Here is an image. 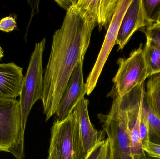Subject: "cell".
Returning a JSON list of instances; mask_svg holds the SVG:
<instances>
[{"label": "cell", "instance_id": "cell-1", "mask_svg": "<svg viewBox=\"0 0 160 159\" xmlns=\"http://www.w3.org/2000/svg\"><path fill=\"white\" fill-rule=\"evenodd\" d=\"M72 5L62 25L54 33L44 76L42 100L46 121L55 115L69 78L79 61L84 59L91 35L97 26Z\"/></svg>", "mask_w": 160, "mask_h": 159}, {"label": "cell", "instance_id": "cell-2", "mask_svg": "<svg viewBox=\"0 0 160 159\" xmlns=\"http://www.w3.org/2000/svg\"><path fill=\"white\" fill-rule=\"evenodd\" d=\"M25 131L19 101L0 99V152L24 159Z\"/></svg>", "mask_w": 160, "mask_h": 159}, {"label": "cell", "instance_id": "cell-3", "mask_svg": "<svg viewBox=\"0 0 160 159\" xmlns=\"http://www.w3.org/2000/svg\"><path fill=\"white\" fill-rule=\"evenodd\" d=\"M110 112L99 115L109 141V159H134L127 129L126 111L121 98H113Z\"/></svg>", "mask_w": 160, "mask_h": 159}, {"label": "cell", "instance_id": "cell-4", "mask_svg": "<svg viewBox=\"0 0 160 159\" xmlns=\"http://www.w3.org/2000/svg\"><path fill=\"white\" fill-rule=\"evenodd\" d=\"M46 38L36 43L30 58L29 66L24 76L19 102L22 114L23 126L26 129L28 117L34 105L42 100L44 90L43 56Z\"/></svg>", "mask_w": 160, "mask_h": 159}, {"label": "cell", "instance_id": "cell-5", "mask_svg": "<svg viewBox=\"0 0 160 159\" xmlns=\"http://www.w3.org/2000/svg\"><path fill=\"white\" fill-rule=\"evenodd\" d=\"M142 45L132 51L128 58L118 59L119 68L113 78V86L108 97L121 98L136 86L144 84L147 77Z\"/></svg>", "mask_w": 160, "mask_h": 159}, {"label": "cell", "instance_id": "cell-6", "mask_svg": "<svg viewBox=\"0 0 160 159\" xmlns=\"http://www.w3.org/2000/svg\"><path fill=\"white\" fill-rule=\"evenodd\" d=\"M145 90L144 84L134 87L130 92L121 97L126 111L127 129L130 140L132 154L134 159L146 155L140 136L143 101Z\"/></svg>", "mask_w": 160, "mask_h": 159}, {"label": "cell", "instance_id": "cell-7", "mask_svg": "<svg viewBox=\"0 0 160 159\" xmlns=\"http://www.w3.org/2000/svg\"><path fill=\"white\" fill-rule=\"evenodd\" d=\"M132 0H118L116 9L107 30L104 42L93 69L85 83L86 94L90 95L96 87L102 71L112 49L115 45L120 24L123 16Z\"/></svg>", "mask_w": 160, "mask_h": 159}, {"label": "cell", "instance_id": "cell-8", "mask_svg": "<svg viewBox=\"0 0 160 159\" xmlns=\"http://www.w3.org/2000/svg\"><path fill=\"white\" fill-rule=\"evenodd\" d=\"M75 119L73 111L65 119L53 123L49 153L53 154L55 159H73Z\"/></svg>", "mask_w": 160, "mask_h": 159}, {"label": "cell", "instance_id": "cell-9", "mask_svg": "<svg viewBox=\"0 0 160 159\" xmlns=\"http://www.w3.org/2000/svg\"><path fill=\"white\" fill-rule=\"evenodd\" d=\"M83 61L78 62L69 78L55 114L57 120L65 119L86 94L83 73Z\"/></svg>", "mask_w": 160, "mask_h": 159}, {"label": "cell", "instance_id": "cell-10", "mask_svg": "<svg viewBox=\"0 0 160 159\" xmlns=\"http://www.w3.org/2000/svg\"><path fill=\"white\" fill-rule=\"evenodd\" d=\"M118 0H73L72 5L86 16L96 21L99 30H108Z\"/></svg>", "mask_w": 160, "mask_h": 159}, {"label": "cell", "instance_id": "cell-11", "mask_svg": "<svg viewBox=\"0 0 160 159\" xmlns=\"http://www.w3.org/2000/svg\"><path fill=\"white\" fill-rule=\"evenodd\" d=\"M149 26L145 18L142 0H132L121 21L115 45L122 50L132 35L140 28Z\"/></svg>", "mask_w": 160, "mask_h": 159}, {"label": "cell", "instance_id": "cell-12", "mask_svg": "<svg viewBox=\"0 0 160 159\" xmlns=\"http://www.w3.org/2000/svg\"><path fill=\"white\" fill-rule=\"evenodd\" d=\"M88 100L83 98L73 110L78 124L80 136L87 157L104 138L103 131H98L91 124L88 115Z\"/></svg>", "mask_w": 160, "mask_h": 159}, {"label": "cell", "instance_id": "cell-13", "mask_svg": "<svg viewBox=\"0 0 160 159\" xmlns=\"http://www.w3.org/2000/svg\"><path fill=\"white\" fill-rule=\"evenodd\" d=\"M23 68L13 62L0 63V99L20 96L24 76Z\"/></svg>", "mask_w": 160, "mask_h": 159}, {"label": "cell", "instance_id": "cell-14", "mask_svg": "<svg viewBox=\"0 0 160 159\" xmlns=\"http://www.w3.org/2000/svg\"><path fill=\"white\" fill-rule=\"evenodd\" d=\"M146 97L150 109L160 119V73L152 76L148 79Z\"/></svg>", "mask_w": 160, "mask_h": 159}, {"label": "cell", "instance_id": "cell-15", "mask_svg": "<svg viewBox=\"0 0 160 159\" xmlns=\"http://www.w3.org/2000/svg\"><path fill=\"white\" fill-rule=\"evenodd\" d=\"M143 51L147 77L160 73V50L146 42Z\"/></svg>", "mask_w": 160, "mask_h": 159}, {"label": "cell", "instance_id": "cell-16", "mask_svg": "<svg viewBox=\"0 0 160 159\" xmlns=\"http://www.w3.org/2000/svg\"><path fill=\"white\" fill-rule=\"evenodd\" d=\"M143 104L149 126V141L154 143L160 144V119L152 112L148 105L146 97V91L144 96Z\"/></svg>", "mask_w": 160, "mask_h": 159}, {"label": "cell", "instance_id": "cell-17", "mask_svg": "<svg viewBox=\"0 0 160 159\" xmlns=\"http://www.w3.org/2000/svg\"><path fill=\"white\" fill-rule=\"evenodd\" d=\"M145 18L149 26L157 23L160 16V0H142Z\"/></svg>", "mask_w": 160, "mask_h": 159}, {"label": "cell", "instance_id": "cell-18", "mask_svg": "<svg viewBox=\"0 0 160 159\" xmlns=\"http://www.w3.org/2000/svg\"><path fill=\"white\" fill-rule=\"evenodd\" d=\"M147 42L160 50V25L155 23L148 26L145 30Z\"/></svg>", "mask_w": 160, "mask_h": 159}, {"label": "cell", "instance_id": "cell-19", "mask_svg": "<svg viewBox=\"0 0 160 159\" xmlns=\"http://www.w3.org/2000/svg\"><path fill=\"white\" fill-rule=\"evenodd\" d=\"M86 159H109V141L103 140L99 143Z\"/></svg>", "mask_w": 160, "mask_h": 159}, {"label": "cell", "instance_id": "cell-20", "mask_svg": "<svg viewBox=\"0 0 160 159\" xmlns=\"http://www.w3.org/2000/svg\"><path fill=\"white\" fill-rule=\"evenodd\" d=\"M140 136L143 149L148 145V143L150 142L149 137V126H148L146 111L143 104V101L142 117H141V124H140Z\"/></svg>", "mask_w": 160, "mask_h": 159}, {"label": "cell", "instance_id": "cell-21", "mask_svg": "<svg viewBox=\"0 0 160 159\" xmlns=\"http://www.w3.org/2000/svg\"><path fill=\"white\" fill-rule=\"evenodd\" d=\"M17 27L16 20L12 16H7L0 20V30L5 32L13 31Z\"/></svg>", "mask_w": 160, "mask_h": 159}, {"label": "cell", "instance_id": "cell-22", "mask_svg": "<svg viewBox=\"0 0 160 159\" xmlns=\"http://www.w3.org/2000/svg\"><path fill=\"white\" fill-rule=\"evenodd\" d=\"M143 150L148 156L160 159V144L149 142L148 145L143 148Z\"/></svg>", "mask_w": 160, "mask_h": 159}, {"label": "cell", "instance_id": "cell-23", "mask_svg": "<svg viewBox=\"0 0 160 159\" xmlns=\"http://www.w3.org/2000/svg\"><path fill=\"white\" fill-rule=\"evenodd\" d=\"M55 2L63 8L67 10L71 7L73 2V0H65V1H56Z\"/></svg>", "mask_w": 160, "mask_h": 159}, {"label": "cell", "instance_id": "cell-24", "mask_svg": "<svg viewBox=\"0 0 160 159\" xmlns=\"http://www.w3.org/2000/svg\"><path fill=\"white\" fill-rule=\"evenodd\" d=\"M137 159H160L159 158H157L152 157H149V156H148L146 154L145 156H143V157H141Z\"/></svg>", "mask_w": 160, "mask_h": 159}, {"label": "cell", "instance_id": "cell-25", "mask_svg": "<svg viewBox=\"0 0 160 159\" xmlns=\"http://www.w3.org/2000/svg\"><path fill=\"white\" fill-rule=\"evenodd\" d=\"M4 57V51L3 50L2 48L1 47V46H0V60L2 59V58Z\"/></svg>", "mask_w": 160, "mask_h": 159}, {"label": "cell", "instance_id": "cell-26", "mask_svg": "<svg viewBox=\"0 0 160 159\" xmlns=\"http://www.w3.org/2000/svg\"><path fill=\"white\" fill-rule=\"evenodd\" d=\"M48 159H55V157L53 156V154L51 153H49V156Z\"/></svg>", "mask_w": 160, "mask_h": 159}, {"label": "cell", "instance_id": "cell-27", "mask_svg": "<svg viewBox=\"0 0 160 159\" xmlns=\"http://www.w3.org/2000/svg\"><path fill=\"white\" fill-rule=\"evenodd\" d=\"M157 23H158V24H160V16L159 18L158 21V22H157Z\"/></svg>", "mask_w": 160, "mask_h": 159}]
</instances>
